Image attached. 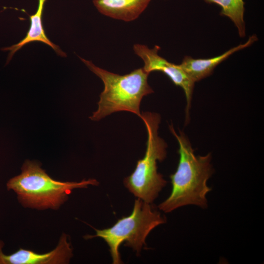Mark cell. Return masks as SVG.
Segmentation results:
<instances>
[{
  "label": "cell",
  "mask_w": 264,
  "mask_h": 264,
  "mask_svg": "<svg viewBox=\"0 0 264 264\" xmlns=\"http://www.w3.org/2000/svg\"><path fill=\"white\" fill-rule=\"evenodd\" d=\"M169 128L178 142L179 158L176 170L170 176L171 194L158 207L165 213L188 205L206 208V195L212 190L207 182L214 172L211 154L196 156L184 133L179 132L177 134L173 125Z\"/></svg>",
  "instance_id": "obj_1"
},
{
  "label": "cell",
  "mask_w": 264,
  "mask_h": 264,
  "mask_svg": "<svg viewBox=\"0 0 264 264\" xmlns=\"http://www.w3.org/2000/svg\"><path fill=\"white\" fill-rule=\"evenodd\" d=\"M81 61L103 81L98 109L89 118L99 121L114 112L127 111L141 116L140 107L143 97L154 91L148 83L149 73L143 68L121 75L99 67L91 61Z\"/></svg>",
  "instance_id": "obj_2"
},
{
  "label": "cell",
  "mask_w": 264,
  "mask_h": 264,
  "mask_svg": "<svg viewBox=\"0 0 264 264\" xmlns=\"http://www.w3.org/2000/svg\"><path fill=\"white\" fill-rule=\"evenodd\" d=\"M21 169V174L8 181L7 188L13 190L20 202L27 207L57 209L67 199L73 189L98 184L94 179L80 182L55 180L34 161H25Z\"/></svg>",
  "instance_id": "obj_3"
},
{
  "label": "cell",
  "mask_w": 264,
  "mask_h": 264,
  "mask_svg": "<svg viewBox=\"0 0 264 264\" xmlns=\"http://www.w3.org/2000/svg\"><path fill=\"white\" fill-rule=\"evenodd\" d=\"M140 118L147 131L146 150L144 157L138 160L134 171L124 179V183L134 196L151 203L167 183L157 172V162L162 161L166 157L167 145L158 134L159 114L144 112L141 113Z\"/></svg>",
  "instance_id": "obj_4"
},
{
  "label": "cell",
  "mask_w": 264,
  "mask_h": 264,
  "mask_svg": "<svg viewBox=\"0 0 264 264\" xmlns=\"http://www.w3.org/2000/svg\"><path fill=\"white\" fill-rule=\"evenodd\" d=\"M150 204L137 198L130 215L119 219L110 228L95 229L94 235H86L85 238L103 239L109 246L113 264L122 263L119 247L123 242L139 254L150 232L166 221V218Z\"/></svg>",
  "instance_id": "obj_5"
},
{
  "label": "cell",
  "mask_w": 264,
  "mask_h": 264,
  "mask_svg": "<svg viewBox=\"0 0 264 264\" xmlns=\"http://www.w3.org/2000/svg\"><path fill=\"white\" fill-rule=\"evenodd\" d=\"M160 47L155 45L150 48L145 45L135 44L133 45L135 53L143 60L144 70L150 73L154 71H160L166 74L177 86L183 90L187 102L186 107V121L189 119V110L191 107L195 83L188 75L179 66L169 62L158 54Z\"/></svg>",
  "instance_id": "obj_6"
},
{
  "label": "cell",
  "mask_w": 264,
  "mask_h": 264,
  "mask_svg": "<svg viewBox=\"0 0 264 264\" xmlns=\"http://www.w3.org/2000/svg\"><path fill=\"white\" fill-rule=\"evenodd\" d=\"M3 244L0 242V264H66L72 257V248L66 234L62 235L55 249L44 254L21 248L10 255H5L2 251Z\"/></svg>",
  "instance_id": "obj_7"
},
{
  "label": "cell",
  "mask_w": 264,
  "mask_h": 264,
  "mask_svg": "<svg viewBox=\"0 0 264 264\" xmlns=\"http://www.w3.org/2000/svg\"><path fill=\"white\" fill-rule=\"evenodd\" d=\"M258 40L257 36L253 34L245 43L240 44L220 55L211 58L194 59L191 56H186L179 66L194 82H196L210 76L218 65L232 54L249 47Z\"/></svg>",
  "instance_id": "obj_8"
},
{
  "label": "cell",
  "mask_w": 264,
  "mask_h": 264,
  "mask_svg": "<svg viewBox=\"0 0 264 264\" xmlns=\"http://www.w3.org/2000/svg\"><path fill=\"white\" fill-rule=\"evenodd\" d=\"M152 0H93L102 14L110 18L131 22L136 19Z\"/></svg>",
  "instance_id": "obj_9"
},
{
  "label": "cell",
  "mask_w": 264,
  "mask_h": 264,
  "mask_svg": "<svg viewBox=\"0 0 264 264\" xmlns=\"http://www.w3.org/2000/svg\"><path fill=\"white\" fill-rule=\"evenodd\" d=\"M46 0H38V6L35 14L30 16L31 25L25 37L19 43L2 49L10 51L8 61L10 60L16 51L27 43L38 41L46 44L51 47L55 52L62 57H66V54L62 51L59 46L52 43L46 37L42 24V14L44 4Z\"/></svg>",
  "instance_id": "obj_10"
},
{
  "label": "cell",
  "mask_w": 264,
  "mask_h": 264,
  "mask_svg": "<svg viewBox=\"0 0 264 264\" xmlns=\"http://www.w3.org/2000/svg\"><path fill=\"white\" fill-rule=\"evenodd\" d=\"M207 3H215L220 6V15L229 18L236 26L241 38L245 36V11L243 0H203Z\"/></svg>",
  "instance_id": "obj_11"
}]
</instances>
